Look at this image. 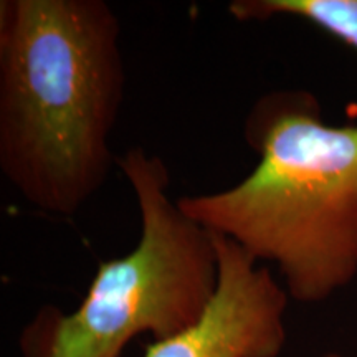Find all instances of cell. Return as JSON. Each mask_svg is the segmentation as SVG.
<instances>
[{
    "label": "cell",
    "instance_id": "obj_1",
    "mask_svg": "<svg viewBox=\"0 0 357 357\" xmlns=\"http://www.w3.org/2000/svg\"><path fill=\"white\" fill-rule=\"evenodd\" d=\"M119 37L105 0L0 2V171L38 211L71 215L108 177Z\"/></svg>",
    "mask_w": 357,
    "mask_h": 357
},
{
    "label": "cell",
    "instance_id": "obj_2",
    "mask_svg": "<svg viewBox=\"0 0 357 357\" xmlns=\"http://www.w3.org/2000/svg\"><path fill=\"white\" fill-rule=\"evenodd\" d=\"M243 132L258 155L253 171L178 207L275 263L293 300H328L357 275V126L324 123L310 93L275 89L253 102Z\"/></svg>",
    "mask_w": 357,
    "mask_h": 357
},
{
    "label": "cell",
    "instance_id": "obj_3",
    "mask_svg": "<svg viewBox=\"0 0 357 357\" xmlns=\"http://www.w3.org/2000/svg\"><path fill=\"white\" fill-rule=\"evenodd\" d=\"M118 167L139 211L136 247L98 263L75 311L42 307L20 334L22 357H119L142 333L164 341L185 331L211 305L218 283L213 235L171 199L166 162L132 147Z\"/></svg>",
    "mask_w": 357,
    "mask_h": 357
},
{
    "label": "cell",
    "instance_id": "obj_4",
    "mask_svg": "<svg viewBox=\"0 0 357 357\" xmlns=\"http://www.w3.org/2000/svg\"><path fill=\"white\" fill-rule=\"evenodd\" d=\"M212 235L218 283L211 305L185 331L147 346L144 357H278L283 351L287 289L238 245Z\"/></svg>",
    "mask_w": 357,
    "mask_h": 357
},
{
    "label": "cell",
    "instance_id": "obj_5",
    "mask_svg": "<svg viewBox=\"0 0 357 357\" xmlns=\"http://www.w3.org/2000/svg\"><path fill=\"white\" fill-rule=\"evenodd\" d=\"M229 13L238 22L296 17L357 52V0H234Z\"/></svg>",
    "mask_w": 357,
    "mask_h": 357
},
{
    "label": "cell",
    "instance_id": "obj_6",
    "mask_svg": "<svg viewBox=\"0 0 357 357\" xmlns=\"http://www.w3.org/2000/svg\"><path fill=\"white\" fill-rule=\"evenodd\" d=\"M324 357H344V356H341V354H336V352H331V354H326Z\"/></svg>",
    "mask_w": 357,
    "mask_h": 357
}]
</instances>
